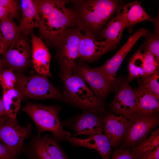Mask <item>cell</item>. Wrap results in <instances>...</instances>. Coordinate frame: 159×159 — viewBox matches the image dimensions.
I'll list each match as a JSON object with an SVG mask.
<instances>
[{
  "label": "cell",
  "instance_id": "obj_25",
  "mask_svg": "<svg viewBox=\"0 0 159 159\" xmlns=\"http://www.w3.org/2000/svg\"><path fill=\"white\" fill-rule=\"evenodd\" d=\"M141 50L142 48L139 49L129 61V74L127 80L129 83L134 79H139L144 76V59Z\"/></svg>",
  "mask_w": 159,
  "mask_h": 159
},
{
  "label": "cell",
  "instance_id": "obj_34",
  "mask_svg": "<svg viewBox=\"0 0 159 159\" xmlns=\"http://www.w3.org/2000/svg\"><path fill=\"white\" fill-rule=\"evenodd\" d=\"M17 155L0 142V159H15Z\"/></svg>",
  "mask_w": 159,
  "mask_h": 159
},
{
  "label": "cell",
  "instance_id": "obj_40",
  "mask_svg": "<svg viewBox=\"0 0 159 159\" xmlns=\"http://www.w3.org/2000/svg\"><path fill=\"white\" fill-rule=\"evenodd\" d=\"M2 61V59H1L0 60V62H1Z\"/></svg>",
  "mask_w": 159,
  "mask_h": 159
},
{
  "label": "cell",
  "instance_id": "obj_29",
  "mask_svg": "<svg viewBox=\"0 0 159 159\" xmlns=\"http://www.w3.org/2000/svg\"><path fill=\"white\" fill-rule=\"evenodd\" d=\"M146 40L143 46L144 50L149 51L157 59H159V38L158 33L152 34L148 31L144 36Z\"/></svg>",
  "mask_w": 159,
  "mask_h": 159
},
{
  "label": "cell",
  "instance_id": "obj_11",
  "mask_svg": "<svg viewBox=\"0 0 159 159\" xmlns=\"http://www.w3.org/2000/svg\"><path fill=\"white\" fill-rule=\"evenodd\" d=\"M29 54L27 41L20 37L2 54L3 66L13 70L22 69L29 62Z\"/></svg>",
  "mask_w": 159,
  "mask_h": 159
},
{
  "label": "cell",
  "instance_id": "obj_1",
  "mask_svg": "<svg viewBox=\"0 0 159 159\" xmlns=\"http://www.w3.org/2000/svg\"><path fill=\"white\" fill-rule=\"evenodd\" d=\"M67 1H33L38 13L40 37L48 45L54 46L57 39L64 30L76 25L72 10L65 6Z\"/></svg>",
  "mask_w": 159,
  "mask_h": 159
},
{
  "label": "cell",
  "instance_id": "obj_10",
  "mask_svg": "<svg viewBox=\"0 0 159 159\" xmlns=\"http://www.w3.org/2000/svg\"><path fill=\"white\" fill-rule=\"evenodd\" d=\"M96 112L85 109L82 113L63 122V126L74 131V137L81 135L102 134L104 118L100 117Z\"/></svg>",
  "mask_w": 159,
  "mask_h": 159
},
{
  "label": "cell",
  "instance_id": "obj_30",
  "mask_svg": "<svg viewBox=\"0 0 159 159\" xmlns=\"http://www.w3.org/2000/svg\"><path fill=\"white\" fill-rule=\"evenodd\" d=\"M16 81V76L13 70L7 68L2 71L1 77V85L3 91L14 88Z\"/></svg>",
  "mask_w": 159,
  "mask_h": 159
},
{
  "label": "cell",
  "instance_id": "obj_33",
  "mask_svg": "<svg viewBox=\"0 0 159 159\" xmlns=\"http://www.w3.org/2000/svg\"><path fill=\"white\" fill-rule=\"evenodd\" d=\"M112 159H134L128 148L116 149L114 151Z\"/></svg>",
  "mask_w": 159,
  "mask_h": 159
},
{
  "label": "cell",
  "instance_id": "obj_8",
  "mask_svg": "<svg viewBox=\"0 0 159 159\" xmlns=\"http://www.w3.org/2000/svg\"><path fill=\"white\" fill-rule=\"evenodd\" d=\"M73 74L81 77L89 85L93 92L101 98L115 90L121 82V77L112 80L99 67L91 68L83 62L75 63Z\"/></svg>",
  "mask_w": 159,
  "mask_h": 159
},
{
  "label": "cell",
  "instance_id": "obj_38",
  "mask_svg": "<svg viewBox=\"0 0 159 159\" xmlns=\"http://www.w3.org/2000/svg\"><path fill=\"white\" fill-rule=\"evenodd\" d=\"M4 52L1 40L0 39V54Z\"/></svg>",
  "mask_w": 159,
  "mask_h": 159
},
{
  "label": "cell",
  "instance_id": "obj_31",
  "mask_svg": "<svg viewBox=\"0 0 159 159\" xmlns=\"http://www.w3.org/2000/svg\"><path fill=\"white\" fill-rule=\"evenodd\" d=\"M32 157V159H53L46 151L40 136L34 142Z\"/></svg>",
  "mask_w": 159,
  "mask_h": 159
},
{
  "label": "cell",
  "instance_id": "obj_28",
  "mask_svg": "<svg viewBox=\"0 0 159 159\" xmlns=\"http://www.w3.org/2000/svg\"><path fill=\"white\" fill-rule=\"evenodd\" d=\"M159 73L138 79L140 86L159 98Z\"/></svg>",
  "mask_w": 159,
  "mask_h": 159
},
{
  "label": "cell",
  "instance_id": "obj_6",
  "mask_svg": "<svg viewBox=\"0 0 159 159\" xmlns=\"http://www.w3.org/2000/svg\"><path fill=\"white\" fill-rule=\"evenodd\" d=\"M82 35L77 28H69L64 30L56 40L54 44L57 49L56 57L61 69V72L73 73Z\"/></svg>",
  "mask_w": 159,
  "mask_h": 159
},
{
  "label": "cell",
  "instance_id": "obj_27",
  "mask_svg": "<svg viewBox=\"0 0 159 159\" xmlns=\"http://www.w3.org/2000/svg\"><path fill=\"white\" fill-rule=\"evenodd\" d=\"M143 54L144 72L143 77L149 76L158 73L159 60L148 50H144Z\"/></svg>",
  "mask_w": 159,
  "mask_h": 159
},
{
  "label": "cell",
  "instance_id": "obj_24",
  "mask_svg": "<svg viewBox=\"0 0 159 159\" xmlns=\"http://www.w3.org/2000/svg\"><path fill=\"white\" fill-rule=\"evenodd\" d=\"M3 92L2 99L5 110L10 118L16 119L21 99L19 92L15 88Z\"/></svg>",
  "mask_w": 159,
  "mask_h": 159
},
{
  "label": "cell",
  "instance_id": "obj_21",
  "mask_svg": "<svg viewBox=\"0 0 159 159\" xmlns=\"http://www.w3.org/2000/svg\"><path fill=\"white\" fill-rule=\"evenodd\" d=\"M135 94L138 112H152L159 111V98L140 86L135 89Z\"/></svg>",
  "mask_w": 159,
  "mask_h": 159
},
{
  "label": "cell",
  "instance_id": "obj_37",
  "mask_svg": "<svg viewBox=\"0 0 159 159\" xmlns=\"http://www.w3.org/2000/svg\"><path fill=\"white\" fill-rule=\"evenodd\" d=\"M8 16H9L7 11L4 8L0 5V20Z\"/></svg>",
  "mask_w": 159,
  "mask_h": 159
},
{
  "label": "cell",
  "instance_id": "obj_3",
  "mask_svg": "<svg viewBox=\"0 0 159 159\" xmlns=\"http://www.w3.org/2000/svg\"><path fill=\"white\" fill-rule=\"evenodd\" d=\"M59 77L64 84V100L77 107L93 112L104 111L100 101L94 96L81 77L61 72Z\"/></svg>",
  "mask_w": 159,
  "mask_h": 159
},
{
  "label": "cell",
  "instance_id": "obj_39",
  "mask_svg": "<svg viewBox=\"0 0 159 159\" xmlns=\"http://www.w3.org/2000/svg\"><path fill=\"white\" fill-rule=\"evenodd\" d=\"M3 66L2 61L0 62V85H1V77L2 71H1V69Z\"/></svg>",
  "mask_w": 159,
  "mask_h": 159
},
{
  "label": "cell",
  "instance_id": "obj_4",
  "mask_svg": "<svg viewBox=\"0 0 159 159\" xmlns=\"http://www.w3.org/2000/svg\"><path fill=\"white\" fill-rule=\"evenodd\" d=\"M61 108L57 105L48 106L27 102L22 110L27 113L34 122L38 130V136L45 131L52 132L58 141H66L71 133L64 130L58 116Z\"/></svg>",
  "mask_w": 159,
  "mask_h": 159
},
{
  "label": "cell",
  "instance_id": "obj_16",
  "mask_svg": "<svg viewBox=\"0 0 159 159\" xmlns=\"http://www.w3.org/2000/svg\"><path fill=\"white\" fill-rule=\"evenodd\" d=\"M108 52L104 41H98L91 34L82 35L77 58L90 62L97 60Z\"/></svg>",
  "mask_w": 159,
  "mask_h": 159
},
{
  "label": "cell",
  "instance_id": "obj_5",
  "mask_svg": "<svg viewBox=\"0 0 159 159\" xmlns=\"http://www.w3.org/2000/svg\"><path fill=\"white\" fill-rule=\"evenodd\" d=\"M17 81L14 87L21 99H54L64 100L58 89L53 86L46 76L36 75L29 77L21 72L16 75Z\"/></svg>",
  "mask_w": 159,
  "mask_h": 159
},
{
  "label": "cell",
  "instance_id": "obj_41",
  "mask_svg": "<svg viewBox=\"0 0 159 159\" xmlns=\"http://www.w3.org/2000/svg\"><path fill=\"white\" fill-rule=\"evenodd\" d=\"M1 60V59H0V60Z\"/></svg>",
  "mask_w": 159,
  "mask_h": 159
},
{
  "label": "cell",
  "instance_id": "obj_13",
  "mask_svg": "<svg viewBox=\"0 0 159 159\" xmlns=\"http://www.w3.org/2000/svg\"><path fill=\"white\" fill-rule=\"evenodd\" d=\"M112 108L117 114L127 118L138 112L136 102L135 89L124 80L116 94L112 102Z\"/></svg>",
  "mask_w": 159,
  "mask_h": 159
},
{
  "label": "cell",
  "instance_id": "obj_20",
  "mask_svg": "<svg viewBox=\"0 0 159 159\" xmlns=\"http://www.w3.org/2000/svg\"><path fill=\"white\" fill-rule=\"evenodd\" d=\"M125 19L126 27L130 28L140 22L155 21L148 15L137 1L127 4L122 8Z\"/></svg>",
  "mask_w": 159,
  "mask_h": 159
},
{
  "label": "cell",
  "instance_id": "obj_26",
  "mask_svg": "<svg viewBox=\"0 0 159 159\" xmlns=\"http://www.w3.org/2000/svg\"><path fill=\"white\" fill-rule=\"evenodd\" d=\"M41 139L46 151L53 159H69L55 139L48 135H44Z\"/></svg>",
  "mask_w": 159,
  "mask_h": 159
},
{
  "label": "cell",
  "instance_id": "obj_14",
  "mask_svg": "<svg viewBox=\"0 0 159 159\" xmlns=\"http://www.w3.org/2000/svg\"><path fill=\"white\" fill-rule=\"evenodd\" d=\"M32 56L35 69L39 74L51 76L49 71L51 56L49 49L41 39L31 33Z\"/></svg>",
  "mask_w": 159,
  "mask_h": 159
},
{
  "label": "cell",
  "instance_id": "obj_22",
  "mask_svg": "<svg viewBox=\"0 0 159 159\" xmlns=\"http://www.w3.org/2000/svg\"><path fill=\"white\" fill-rule=\"evenodd\" d=\"M21 32L10 16L0 20V39L4 52L20 37Z\"/></svg>",
  "mask_w": 159,
  "mask_h": 159
},
{
  "label": "cell",
  "instance_id": "obj_2",
  "mask_svg": "<svg viewBox=\"0 0 159 159\" xmlns=\"http://www.w3.org/2000/svg\"><path fill=\"white\" fill-rule=\"evenodd\" d=\"M71 8L77 28L85 34L94 36L105 24L116 10L118 1L86 0L74 1Z\"/></svg>",
  "mask_w": 159,
  "mask_h": 159
},
{
  "label": "cell",
  "instance_id": "obj_7",
  "mask_svg": "<svg viewBox=\"0 0 159 159\" xmlns=\"http://www.w3.org/2000/svg\"><path fill=\"white\" fill-rule=\"evenodd\" d=\"M157 112H138L127 118L123 140L125 146H134L145 139L148 133L158 125Z\"/></svg>",
  "mask_w": 159,
  "mask_h": 159
},
{
  "label": "cell",
  "instance_id": "obj_15",
  "mask_svg": "<svg viewBox=\"0 0 159 159\" xmlns=\"http://www.w3.org/2000/svg\"><path fill=\"white\" fill-rule=\"evenodd\" d=\"M66 141L76 147H84L95 150L102 159H109L111 152L110 140L105 134H97L90 135L84 139L75 137H66Z\"/></svg>",
  "mask_w": 159,
  "mask_h": 159
},
{
  "label": "cell",
  "instance_id": "obj_17",
  "mask_svg": "<svg viewBox=\"0 0 159 159\" xmlns=\"http://www.w3.org/2000/svg\"><path fill=\"white\" fill-rule=\"evenodd\" d=\"M126 27L125 17L122 11L117 15L107 24L101 34L105 39L104 41L107 51L116 47L122 37V32Z\"/></svg>",
  "mask_w": 159,
  "mask_h": 159
},
{
  "label": "cell",
  "instance_id": "obj_19",
  "mask_svg": "<svg viewBox=\"0 0 159 159\" xmlns=\"http://www.w3.org/2000/svg\"><path fill=\"white\" fill-rule=\"evenodd\" d=\"M21 7L22 17L19 27L21 32L26 35L34 28L39 27L38 13L33 0H22Z\"/></svg>",
  "mask_w": 159,
  "mask_h": 159
},
{
  "label": "cell",
  "instance_id": "obj_35",
  "mask_svg": "<svg viewBox=\"0 0 159 159\" xmlns=\"http://www.w3.org/2000/svg\"><path fill=\"white\" fill-rule=\"evenodd\" d=\"M135 159H159V146L155 148L150 154Z\"/></svg>",
  "mask_w": 159,
  "mask_h": 159
},
{
  "label": "cell",
  "instance_id": "obj_32",
  "mask_svg": "<svg viewBox=\"0 0 159 159\" xmlns=\"http://www.w3.org/2000/svg\"><path fill=\"white\" fill-rule=\"evenodd\" d=\"M0 5L4 8L12 19L18 16V6L13 0H0Z\"/></svg>",
  "mask_w": 159,
  "mask_h": 159
},
{
  "label": "cell",
  "instance_id": "obj_9",
  "mask_svg": "<svg viewBox=\"0 0 159 159\" xmlns=\"http://www.w3.org/2000/svg\"><path fill=\"white\" fill-rule=\"evenodd\" d=\"M31 131V125H19L16 119L9 118L0 122V142L16 155L22 150L23 142Z\"/></svg>",
  "mask_w": 159,
  "mask_h": 159
},
{
  "label": "cell",
  "instance_id": "obj_18",
  "mask_svg": "<svg viewBox=\"0 0 159 159\" xmlns=\"http://www.w3.org/2000/svg\"><path fill=\"white\" fill-rule=\"evenodd\" d=\"M127 118L122 115L116 116L112 114L104 117L103 131L109 138L111 147L116 148L124 139Z\"/></svg>",
  "mask_w": 159,
  "mask_h": 159
},
{
  "label": "cell",
  "instance_id": "obj_23",
  "mask_svg": "<svg viewBox=\"0 0 159 159\" xmlns=\"http://www.w3.org/2000/svg\"><path fill=\"white\" fill-rule=\"evenodd\" d=\"M159 146V129L158 128L151 132L147 138L134 146L130 151L134 159L147 155Z\"/></svg>",
  "mask_w": 159,
  "mask_h": 159
},
{
  "label": "cell",
  "instance_id": "obj_12",
  "mask_svg": "<svg viewBox=\"0 0 159 159\" xmlns=\"http://www.w3.org/2000/svg\"><path fill=\"white\" fill-rule=\"evenodd\" d=\"M148 31L143 28L136 31L115 55L99 67L110 79L112 80H116V73L124 58L138 39L141 37L144 36Z\"/></svg>",
  "mask_w": 159,
  "mask_h": 159
},
{
  "label": "cell",
  "instance_id": "obj_36",
  "mask_svg": "<svg viewBox=\"0 0 159 159\" xmlns=\"http://www.w3.org/2000/svg\"><path fill=\"white\" fill-rule=\"evenodd\" d=\"M9 118L6 113L3 103L2 99L0 97V122L8 119Z\"/></svg>",
  "mask_w": 159,
  "mask_h": 159
}]
</instances>
